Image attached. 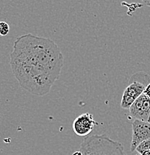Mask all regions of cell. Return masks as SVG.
Instances as JSON below:
<instances>
[{
    "label": "cell",
    "instance_id": "cell-1",
    "mask_svg": "<svg viewBox=\"0 0 150 155\" xmlns=\"http://www.w3.org/2000/svg\"><path fill=\"white\" fill-rule=\"evenodd\" d=\"M10 65L24 90L43 96L59 78L64 57L52 40L26 34L16 39L10 54Z\"/></svg>",
    "mask_w": 150,
    "mask_h": 155
},
{
    "label": "cell",
    "instance_id": "cell-2",
    "mask_svg": "<svg viewBox=\"0 0 150 155\" xmlns=\"http://www.w3.org/2000/svg\"><path fill=\"white\" fill-rule=\"evenodd\" d=\"M80 151L83 155H126L121 143L105 134L85 137Z\"/></svg>",
    "mask_w": 150,
    "mask_h": 155
},
{
    "label": "cell",
    "instance_id": "cell-3",
    "mask_svg": "<svg viewBox=\"0 0 150 155\" xmlns=\"http://www.w3.org/2000/svg\"><path fill=\"white\" fill-rule=\"evenodd\" d=\"M150 83V76L144 72H138L132 75L129 85L123 93L120 107L129 110L134 101L143 93L145 88Z\"/></svg>",
    "mask_w": 150,
    "mask_h": 155
},
{
    "label": "cell",
    "instance_id": "cell-4",
    "mask_svg": "<svg viewBox=\"0 0 150 155\" xmlns=\"http://www.w3.org/2000/svg\"><path fill=\"white\" fill-rule=\"evenodd\" d=\"M132 136L130 151H135L140 143L150 139V123L147 121L135 119L132 122Z\"/></svg>",
    "mask_w": 150,
    "mask_h": 155
},
{
    "label": "cell",
    "instance_id": "cell-5",
    "mask_svg": "<svg viewBox=\"0 0 150 155\" xmlns=\"http://www.w3.org/2000/svg\"><path fill=\"white\" fill-rule=\"evenodd\" d=\"M96 125H98V123L94 120L92 114L85 113L76 118L72 127L77 136L87 137L91 133Z\"/></svg>",
    "mask_w": 150,
    "mask_h": 155
},
{
    "label": "cell",
    "instance_id": "cell-6",
    "mask_svg": "<svg viewBox=\"0 0 150 155\" xmlns=\"http://www.w3.org/2000/svg\"><path fill=\"white\" fill-rule=\"evenodd\" d=\"M129 110L130 115L135 119L148 122L150 116V98L143 93L134 101Z\"/></svg>",
    "mask_w": 150,
    "mask_h": 155
},
{
    "label": "cell",
    "instance_id": "cell-7",
    "mask_svg": "<svg viewBox=\"0 0 150 155\" xmlns=\"http://www.w3.org/2000/svg\"><path fill=\"white\" fill-rule=\"evenodd\" d=\"M149 150H150V139L144 140L140 143L136 148L135 151L141 155L144 151H149Z\"/></svg>",
    "mask_w": 150,
    "mask_h": 155
},
{
    "label": "cell",
    "instance_id": "cell-8",
    "mask_svg": "<svg viewBox=\"0 0 150 155\" xmlns=\"http://www.w3.org/2000/svg\"><path fill=\"white\" fill-rule=\"evenodd\" d=\"M10 31V26L6 22H0V36H6Z\"/></svg>",
    "mask_w": 150,
    "mask_h": 155
},
{
    "label": "cell",
    "instance_id": "cell-9",
    "mask_svg": "<svg viewBox=\"0 0 150 155\" xmlns=\"http://www.w3.org/2000/svg\"><path fill=\"white\" fill-rule=\"evenodd\" d=\"M143 94L150 98V83L145 88L144 91H143Z\"/></svg>",
    "mask_w": 150,
    "mask_h": 155
},
{
    "label": "cell",
    "instance_id": "cell-10",
    "mask_svg": "<svg viewBox=\"0 0 150 155\" xmlns=\"http://www.w3.org/2000/svg\"><path fill=\"white\" fill-rule=\"evenodd\" d=\"M146 5H148L149 7H150V0H142Z\"/></svg>",
    "mask_w": 150,
    "mask_h": 155
},
{
    "label": "cell",
    "instance_id": "cell-11",
    "mask_svg": "<svg viewBox=\"0 0 150 155\" xmlns=\"http://www.w3.org/2000/svg\"><path fill=\"white\" fill-rule=\"evenodd\" d=\"M141 155H150V150L149 151H146L143 153Z\"/></svg>",
    "mask_w": 150,
    "mask_h": 155
},
{
    "label": "cell",
    "instance_id": "cell-12",
    "mask_svg": "<svg viewBox=\"0 0 150 155\" xmlns=\"http://www.w3.org/2000/svg\"><path fill=\"white\" fill-rule=\"evenodd\" d=\"M73 155H83V154H82L81 151H76V152L74 153Z\"/></svg>",
    "mask_w": 150,
    "mask_h": 155
},
{
    "label": "cell",
    "instance_id": "cell-13",
    "mask_svg": "<svg viewBox=\"0 0 150 155\" xmlns=\"http://www.w3.org/2000/svg\"><path fill=\"white\" fill-rule=\"evenodd\" d=\"M148 122H149V123H150V116H149V120H148Z\"/></svg>",
    "mask_w": 150,
    "mask_h": 155
}]
</instances>
